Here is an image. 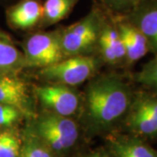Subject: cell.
Here are the masks:
<instances>
[{"mask_svg":"<svg viewBox=\"0 0 157 157\" xmlns=\"http://www.w3.org/2000/svg\"><path fill=\"white\" fill-rule=\"evenodd\" d=\"M117 30L123 44L128 63L138 61L150 50L146 37L131 22L118 23Z\"/></svg>","mask_w":157,"mask_h":157,"instance_id":"cell-11","label":"cell"},{"mask_svg":"<svg viewBox=\"0 0 157 157\" xmlns=\"http://www.w3.org/2000/svg\"><path fill=\"white\" fill-rule=\"evenodd\" d=\"M50 150L38 137H31L25 140L19 157H53Z\"/></svg>","mask_w":157,"mask_h":157,"instance_id":"cell-17","label":"cell"},{"mask_svg":"<svg viewBox=\"0 0 157 157\" xmlns=\"http://www.w3.org/2000/svg\"><path fill=\"white\" fill-rule=\"evenodd\" d=\"M6 15L13 27L31 28L42 20L43 4L41 0H20L7 9Z\"/></svg>","mask_w":157,"mask_h":157,"instance_id":"cell-9","label":"cell"},{"mask_svg":"<svg viewBox=\"0 0 157 157\" xmlns=\"http://www.w3.org/2000/svg\"><path fill=\"white\" fill-rule=\"evenodd\" d=\"M22 111L15 107L0 103V127H11L21 117Z\"/></svg>","mask_w":157,"mask_h":157,"instance_id":"cell-19","label":"cell"},{"mask_svg":"<svg viewBox=\"0 0 157 157\" xmlns=\"http://www.w3.org/2000/svg\"><path fill=\"white\" fill-rule=\"evenodd\" d=\"M135 79L141 84L157 90V54L135 75Z\"/></svg>","mask_w":157,"mask_h":157,"instance_id":"cell-18","label":"cell"},{"mask_svg":"<svg viewBox=\"0 0 157 157\" xmlns=\"http://www.w3.org/2000/svg\"><path fill=\"white\" fill-rule=\"evenodd\" d=\"M25 65V56L15 46L0 39V73L16 74Z\"/></svg>","mask_w":157,"mask_h":157,"instance_id":"cell-12","label":"cell"},{"mask_svg":"<svg viewBox=\"0 0 157 157\" xmlns=\"http://www.w3.org/2000/svg\"><path fill=\"white\" fill-rule=\"evenodd\" d=\"M59 39L63 54L67 55H78L90 48L96 40L95 38L73 33L68 28L59 35Z\"/></svg>","mask_w":157,"mask_h":157,"instance_id":"cell-14","label":"cell"},{"mask_svg":"<svg viewBox=\"0 0 157 157\" xmlns=\"http://www.w3.org/2000/svg\"><path fill=\"white\" fill-rule=\"evenodd\" d=\"M105 9L112 11H132L142 0H98Z\"/></svg>","mask_w":157,"mask_h":157,"instance_id":"cell-20","label":"cell"},{"mask_svg":"<svg viewBox=\"0 0 157 157\" xmlns=\"http://www.w3.org/2000/svg\"><path fill=\"white\" fill-rule=\"evenodd\" d=\"M21 152L20 140L13 132H0V157H19Z\"/></svg>","mask_w":157,"mask_h":157,"instance_id":"cell-16","label":"cell"},{"mask_svg":"<svg viewBox=\"0 0 157 157\" xmlns=\"http://www.w3.org/2000/svg\"><path fill=\"white\" fill-rule=\"evenodd\" d=\"M24 56L26 65L42 68L61 60L63 52L59 35L36 33L31 36L25 45Z\"/></svg>","mask_w":157,"mask_h":157,"instance_id":"cell-5","label":"cell"},{"mask_svg":"<svg viewBox=\"0 0 157 157\" xmlns=\"http://www.w3.org/2000/svg\"><path fill=\"white\" fill-rule=\"evenodd\" d=\"M86 157H111L109 155H107V153L105 152H96V153H94L92 155H90Z\"/></svg>","mask_w":157,"mask_h":157,"instance_id":"cell-21","label":"cell"},{"mask_svg":"<svg viewBox=\"0 0 157 157\" xmlns=\"http://www.w3.org/2000/svg\"><path fill=\"white\" fill-rule=\"evenodd\" d=\"M124 121L130 135L142 140L157 138V92L133 99Z\"/></svg>","mask_w":157,"mask_h":157,"instance_id":"cell-3","label":"cell"},{"mask_svg":"<svg viewBox=\"0 0 157 157\" xmlns=\"http://www.w3.org/2000/svg\"><path fill=\"white\" fill-rule=\"evenodd\" d=\"M36 94L46 109L63 116L69 117L73 114L79 105L78 94L66 85L39 86L36 88Z\"/></svg>","mask_w":157,"mask_h":157,"instance_id":"cell-6","label":"cell"},{"mask_svg":"<svg viewBox=\"0 0 157 157\" xmlns=\"http://www.w3.org/2000/svg\"><path fill=\"white\" fill-rule=\"evenodd\" d=\"M157 54V0H142L131 11V21Z\"/></svg>","mask_w":157,"mask_h":157,"instance_id":"cell-7","label":"cell"},{"mask_svg":"<svg viewBox=\"0 0 157 157\" xmlns=\"http://www.w3.org/2000/svg\"><path fill=\"white\" fill-rule=\"evenodd\" d=\"M96 67L93 57L76 55L41 68L39 73L44 79L55 84L76 86L89 78Z\"/></svg>","mask_w":157,"mask_h":157,"instance_id":"cell-4","label":"cell"},{"mask_svg":"<svg viewBox=\"0 0 157 157\" xmlns=\"http://www.w3.org/2000/svg\"><path fill=\"white\" fill-rule=\"evenodd\" d=\"M100 42L105 43L112 49L117 58L118 61L121 62L123 59H126L125 49L117 27H113L110 25H105L101 32Z\"/></svg>","mask_w":157,"mask_h":157,"instance_id":"cell-15","label":"cell"},{"mask_svg":"<svg viewBox=\"0 0 157 157\" xmlns=\"http://www.w3.org/2000/svg\"><path fill=\"white\" fill-rule=\"evenodd\" d=\"M133 101L130 88L117 76H104L90 82L86 90L85 109L89 122L108 128L126 117Z\"/></svg>","mask_w":157,"mask_h":157,"instance_id":"cell-1","label":"cell"},{"mask_svg":"<svg viewBox=\"0 0 157 157\" xmlns=\"http://www.w3.org/2000/svg\"><path fill=\"white\" fill-rule=\"evenodd\" d=\"M112 157H157V150L132 135H113L108 139Z\"/></svg>","mask_w":157,"mask_h":157,"instance_id":"cell-8","label":"cell"},{"mask_svg":"<svg viewBox=\"0 0 157 157\" xmlns=\"http://www.w3.org/2000/svg\"><path fill=\"white\" fill-rule=\"evenodd\" d=\"M35 130L39 140L56 152L72 147L78 136V126L72 119L52 112L38 119Z\"/></svg>","mask_w":157,"mask_h":157,"instance_id":"cell-2","label":"cell"},{"mask_svg":"<svg viewBox=\"0 0 157 157\" xmlns=\"http://www.w3.org/2000/svg\"><path fill=\"white\" fill-rule=\"evenodd\" d=\"M79 0H45L42 20L45 25L59 22L68 16Z\"/></svg>","mask_w":157,"mask_h":157,"instance_id":"cell-13","label":"cell"},{"mask_svg":"<svg viewBox=\"0 0 157 157\" xmlns=\"http://www.w3.org/2000/svg\"><path fill=\"white\" fill-rule=\"evenodd\" d=\"M0 103L17 107L22 112L28 109L27 86L16 74L0 73Z\"/></svg>","mask_w":157,"mask_h":157,"instance_id":"cell-10","label":"cell"}]
</instances>
